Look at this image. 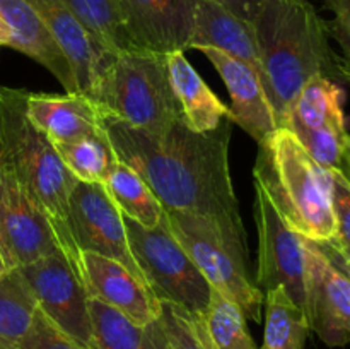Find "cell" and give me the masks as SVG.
<instances>
[{
  "label": "cell",
  "instance_id": "1",
  "mask_svg": "<svg viewBox=\"0 0 350 349\" xmlns=\"http://www.w3.org/2000/svg\"><path fill=\"white\" fill-rule=\"evenodd\" d=\"M116 157L137 171L164 211L204 216L248 245L229 170L232 122L222 120L211 132H195L183 120L163 133L103 116Z\"/></svg>",
  "mask_w": 350,
  "mask_h": 349
},
{
  "label": "cell",
  "instance_id": "2",
  "mask_svg": "<svg viewBox=\"0 0 350 349\" xmlns=\"http://www.w3.org/2000/svg\"><path fill=\"white\" fill-rule=\"evenodd\" d=\"M252 26L267 77V96L277 125L282 127L310 79L342 77L327 21L310 0H262Z\"/></svg>",
  "mask_w": 350,
  "mask_h": 349
},
{
  "label": "cell",
  "instance_id": "3",
  "mask_svg": "<svg viewBox=\"0 0 350 349\" xmlns=\"http://www.w3.org/2000/svg\"><path fill=\"white\" fill-rule=\"evenodd\" d=\"M27 92L0 86V164L40 205L62 252L81 276V250L68 228V197L77 180L62 163L51 140L27 118Z\"/></svg>",
  "mask_w": 350,
  "mask_h": 349
},
{
  "label": "cell",
  "instance_id": "4",
  "mask_svg": "<svg viewBox=\"0 0 350 349\" xmlns=\"http://www.w3.org/2000/svg\"><path fill=\"white\" fill-rule=\"evenodd\" d=\"M253 178L293 231L320 245L335 236L334 171L320 166L286 127L258 144Z\"/></svg>",
  "mask_w": 350,
  "mask_h": 349
},
{
  "label": "cell",
  "instance_id": "5",
  "mask_svg": "<svg viewBox=\"0 0 350 349\" xmlns=\"http://www.w3.org/2000/svg\"><path fill=\"white\" fill-rule=\"evenodd\" d=\"M89 98L103 116L152 133L166 132L181 120L166 55L142 50L108 55Z\"/></svg>",
  "mask_w": 350,
  "mask_h": 349
},
{
  "label": "cell",
  "instance_id": "6",
  "mask_svg": "<svg viewBox=\"0 0 350 349\" xmlns=\"http://www.w3.org/2000/svg\"><path fill=\"white\" fill-rule=\"evenodd\" d=\"M164 222L208 286L234 301L246 318L262 320L265 294L250 276L248 245L239 243L217 222L204 216L164 211Z\"/></svg>",
  "mask_w": 350,
  "mask_h": 349
},
{
  "label": "cell",
  "instance_id": "7",
  "mask_svg": "<svg viewBox=\"0 0 350 349\" xmlns=\"http://www.w3.org/2000/svg\"><path fill=\"white\" fill-rule=\"evenodd\" d=\"M130 250L161 303H174L191 313H202L212 296V287L180 245L166 222L157 228H144L123 216Z\"/></svg>",
  "mask_w": 350,
  "mask_h": 349
},
{
  "label": "cell",
  "instance_id": "8",
  "mask_svg": "<svg viewBox=\"0 0 350 349\" xmlns=\"http://www.w3.org/2000/svg\"><path fill=\"white\" fill-rule=\"evenodd\" d=\"M344 101V89L334 79L314 75L301 89L282 125L296 135L320 166L330 171L340 168L344 140L349 133Z\"/></svg>",
  "mask_w": 350,
  "mask_h": 349
},
{
  "label": "cell",
  "instance_id": "9",
  "mask_svg": "<svg viewBox=\"0 0 350 349\" xmlns=\"http://www.w3.org/2000/svg\"><path fill=\"white\" fill-rule=\"evenodd\" d=\"M41 313L84 349H94L89 296L62 252L17 267Z\"/></svg>",
  "mask_w": 350,
  "mask_h": 349
},
{
  "label": "cell",
  "instance_id": "10",
  "mask_svg": "<svg viewBox=\"0 0 350 349\" xmlns=\"http://www.w3.org/2000/svg\"><path fill=\"white\" fill-rule=\"evenodd\" d=\"M255 224L258 229L255 284L263 294L273 287H282L306 311L304 238L286 224L258 183H255Z\"/></svg>",
  "mask_w": 350,
  "mask_h": 349
},
{
  "label": "cell",
  "instance_id": "11",
  "mask_svg": "<svg viewBox=\"0 0 350 349\" xmlns=\"http://www.w3.org/2000/svg\"><path fill=\"white\" fill-rule=\"evenodd\" d=\"M68 228L81 252L118 260L146 283L130 250L122 212L103 185L75 183L68 197Z\"/></svg>",
  "mask_w": 350,
  "mask_h": 349
},
{
  "label": "cell",
  "instance_id": "12",
  "mask_svg": "<svg viewBox=\"0 0 350 349\" xmlns=\"http://www.w3.org/2000/svg\"><path fill=\"white\" fill-rule=\"evenodd\" d=\"M306 250V315L310 327L330 348L350 342V277L323 246L304 238Z\"/></svg>",
  "mask_w": 350,
  "mask_h": 349
},
{
  "label": "cell",
  "instance_id": "13",
  "mask_svg": "<svg viewBox=\"0 0 350 349\" xmlns=\"http://www.w3.org/2000/svg\"><path fill=\"white\" fill-rule=\"evenodd\" d=\"M0 240L16 267L62 252L44 212L3 164H0Z\"/></svg>",
  "mask_w": 350,
  "mask_h": 349
},
{
  "label": "cell",
  "instance_id": "14",
  "mask_svg": "<svg viewBox=\"0 0 350 349\" xmlns=\"http://www.w3.org/2000/svg\"><path fill=\"white\" fill-rule=\"evenodd\" d=\"M116 3L135 50L157 55L188 50L198 0H116Z\"/></svg>",
  "mask_w": 350,
  "mask_h": 349
},
{
  "label": "cell",
  "instance_id": "15",
  "mask_svg": "<svg viewBox=\"0 0 350 349\" xmlns=\"http://www.w3.org/2000/svg\"><path fill=\"white\" fill-rule=\"evenodd\" d=\"M81 277L89 298L116 308L139 324L156 322L161 301L125 263L99 253L81 252Z\"/></svg>",
  "mask_w": 350,
  "mask_h": 349
},
{
  "label": "cell",
  "instance_id": "16",
  "mask_svg": "<svg viewBox=\"0 0 350 349\" xmlns=\"http://www.w3.org/2000/svg\"><path fill=\"white\" fill-rule=\"evenodd\" d=\"M198 51L211 60L228 88L231 96L229 120L250 133L256 144L263 142L273 130L279 129V125L262 79L255 68L214 48H202Z\"/></svg>",
  "mask_w": 350,
  "mask_h": 349
},
{
  "label": "cell",
  "instance_id": "17",
  "mask_svg": "<svg viewBox=\"0 0 350 349\" xmlns=\"http://www.w3.org/2000/svg\"><path fill=\"white\" fill-rule=\"evenodd\" d=\"M0 23L9 33L10 48L46 68L65 92H79L70 60L26 0H0Z\"/></svg>",
  "mask_w": 350,
  "mask_h": 349
},
{
  "label": "cell",
  "instance_id": "18",
  "mask_svg": "<svg viewBox=\"0 0 350 349\" xmlns=\"http://www.w3.org/2000/svg\"><path fill=\"white\" fill-rule=\"evenodd\" d=\"M64 53L70 60L79 84V92L91 96L101 68L108 58V51L92 38L84 24L72 14L62 0H26Z\"/></svg>",
  "mask_w": 350,
  "mask_h": 349
},
{
  "label": "cell",
  "instance_id": "19",
  "mask_svg": "<svg viewBox=\"0 0 350 349\" xmlns=\"http://www.w3.org/2000/svg\"><path fill=\"white\" fill-rule=\"evenodd\" d=\"M26 113L51 144L75 142L105 130L101 109L82 92H27Z\"/></svg>",
  "mask_w": 350,
  "mask_h": 349
},
{
  "label": "cell",
  "instance_id": "20",
  "mask_svg": "<svg viewBox=\"0 0 350 349\" xmlns=\"http://www.w3.org/2000/svg\"><path fill=\"white\" fill-rule=\"evenodd\" d=\"M202 48H214L248 64L260 75L267 92V77L253 26L211 0H198L195 29L188 44V50Z\"/></svg>",
  "mask_w": 350,
  "mask_h": 349
},
{
  "label": "cell",
  "instance_id": "21",
  "mask_svg": "<svg viewBox=\"0 0 350 349\" xmlns=\"http://www.w3.org/2000/svg\"><path fill=\"white\" fill-rule=\"evenodd\" d=\"M171 88L181 109V120L195 132H211L229 118V108L212 92L207 82L191 67L185 51L166 55Z\"/></svg>",
  "mask_w": 350,
  "mask_h": 349
},
{
  "label": "cell",
  "instance_id": "22",
  "mask_svg": "<svg viewBox=\"0 0 350 349\" xmlns=\"http://www.w3.org/2000/svg\"><path fill=\"white\" fill-rule=\"evenodd\" d=\"M94 349H167L159 318L139 324L116 308L89 298Z\"/></svg>",
  "mask_w": 350,
  "mask_h": 349
},
{
  "label": "cell",
  "instance_id": "23",
  "mask_svg": "<svg viewBox=\"0 0 350 349\" xmlns=\"http://www.w3.org/2000/svg\"><path fill=\"white\" fill-rule=\"evenodd\" d=\"M103 187L125 218L139 222L144 228H157L163 222L164 209L159 198L129 164L118 161L111 168Z\"/></svg>",
  "mask_w": 350,
  "mask_h": 349
},
{
  "label": "cell",
  "instance_id": "24",
  "mask_svg": "<svg viewBox=\"0 0 350 349\" xmlns=\"http://www.w3.org/2000/svg\"><path fill=\"white\" fill-rule=\"evenodd\" d=\"M265 331L260 349H304L311 327L306 311L297 307L282 287L267 291Z\"/></svg>",
  "mask_w": 350,
  "mask_h": 349
},
{
  "label": "cell",
  "instance_id": "25",
  "mask_svg": "<svg viewBox=\"0 0 350 349\" xmlns=\"http://www.w3.org/2000/svg\"><path fill=\"white\" fill-rule=\"evenodd\" d=\"M195 315L211 349H260L250 334L241 308L217 291L212 289L207 308Z\"/></svg>",
  "mask_w": 350,
  "mask_h": 349
},
{
  "label": "cell",
  "instance_id": "26",
  "mask_svg": "<svg viewBox=\"0 0 350 349\" xmlns=\"http://www.w3.org/2000/svg\"><path fill=\"white\" fill-rule=\"evenodd\" d=\"M38 305L19 269L0 276V349H14L27 334Z\"/></svg>",
  "mask_w": 350,
  "mask_h": 349
},
{
  "label": "cell",
  "instance_id": "27",
  "mask_svg": "<svg viewBox=\"0 0 350 349\" xmlns=\"http://www.w3.org/2000/svg\"><path fill=\"white\" fill-rule=\"evenodd\" d=\"M53 146L68 173L82 183L105 185L111 168L118 163V157L105 130L75 142Z\"/></svg>",
  "mask_w": 350,
  "mask_h": 349
},
{
  "label": "cell",
  "instance_id": "28",
  "mask_svg": "<svg viewBox=\"0 0 350 349\" xmlns=\"http://www.w3.org/2000/svg\"><path fill=\"white\" fill-rule=\"evenodd\" d=\"M108 53L135 50L126 36L116 0H62Z\"/></svg>",
  "mask_w": 350,
  "mask_h": 349
},
{
  "label": "cell",
  "instance_id": "29",
  "mask_svg": "<svg viewBox=\"0 0 350 349\" xmlns=\"http://www.w3.org/2000/svg\"><path fill=\"white\" fill-rule=\"evenodd\" d=\"M159 324L167 349H211L197 315L174 303H161Z\"/></svg>",
  "mask_w": 350,
  "mask_h": 349
},
{
  "label": "cell",
  "instance_id": "30",
  "mask_svg": "<svg viewBox=\"0 0 350 349\" xmlns=\"http://www.w3.org/2000/svg\"><path fill=\"white\" fill-rule=\"evenodd\" d=\"M334 216L335 236L321 245L325 252L337 260L350 259V183L340 171H334Z\"/></svg>",
  "mask_w": 350,
  "mask_h": 349
},
{
  "label": "cell",
  "instance_id": "31",
  "mask_svg": "<svg viewBox=\"0 0 350 349\" xmlns=\"http://www.w3.org/2000/svg\"><path fill=\"white\" fill-rule=\"evenodd\" d=\"M323 5L332 14V21L327 23L328 33L340 48L337 55L340 75L350 82V0H323Z\"/></svg>",
  "mask_w": 350,
  "mask_h": 349
},
{
  "label": "cell",
  "instance_id": "32",
  "mask_svg": "<svg viewBox=\"0 0 350 349\" xmlns=\"http://www.w3.org/2000/svg\"><path fill=\"white\" fill-rule=\"evenodd\" d=\"M14 349H84L74 339L65 335L58 327H55L40 311L34 317L33 325L27 334L21 339Z\"/></svg>",
  "mask_w": 350,
  "mask_h": 349
},
{
  "label": "cell",
  "instance_id": "33",
  "mask_svg": "<svg viewBox=\"0 0 350 349\" xmlns=\"http://www.w3.org/2000/svg\"><path fill=\"white\" fill-rule=\"evenodd\" d=\"M211 2L219 3V5L226 7L229 12H232L234 16H238L239 19L246 21V23L252 24L253 19L256 16V10H258L260 2L262 0H211Z\"/></svg>",
  "mask_w": 350,
  "mask_h": 349
},
{
  "label": "cell",
  "instance_id": "34",
  "mask_svg": "<svg viewBox=\"0 0 350 349\" xmlns=\"http://www.w3.org/2000/svg\"><path fill=\"white\" fill-rule=\"evenodd\" d=\"M338 171L342 173V177L350 183V133L345 135L344 140V149H342V157H340V168Z\"/></svg>",
  "mask_w": 350,
  "mask_h": 349
},
{
  "label": "cell",
  "instance_id": "35",
  "mask_svg": "<svg viewBox=\"0 0 350 349\" xmlns=\"http://www.w3.org/2000/svg\"><path fill=\"white\" fill-rule=\"evenodd\" d=\"M12 269H17V267L14 266L12 259L9 257V253H7L2 240H0V276H3V274H7L9 270H12Z\"/></svg>",
  "mask_w": 350,
  "mask_h": 349
},
{
  "label": "cell",
  "instance_id": "36",
  "mask_svg": "<svg viewBox=\"0 0 350 349\" xmlns=\"http://www.w3.org/2000/svg\"><path fill=\"white\" fill-rule=\"evenodd\" d=\"M327 255H328V253H327ZM328 257H330V255H328ZM330 259H332V257H330ZM332 262H334L335 266H337L338 269H340L342 272L345 274V276H349V277H350V259H349V260H337V259H332Z\"/></svg>",
  "mask_w": 350,
  "mask_h": 349
},
{
  "label": "cell",
  "instance_id": "37",
  "mask_svg": "<svg viewBox=\"0 0 350 349\" xmlns=\"http://www.w3.org/2000/svg\"><path fill=\"white\" fill-rule=\"evenodd\" d=\"M0 44H5V47H9V33H7L5 26H3L2 23H0Z\"/></svg>",
  "mask_w": 350,
  "mask_h": 349
},
{
  "label": "cell",
  "instance_id": "38",
  "mask_svg": "<svg viewBox=\"0 0 350 349\" xmlns=\"http://www.w3.org/2000/svg\"><path fill=\"white\" fill-rule=\"evenodd\" d=\"M0 47H2V44H0Z\"/></svg>",
  "mask_w": 350,
  "mask_h": 349
}]
</instances>
